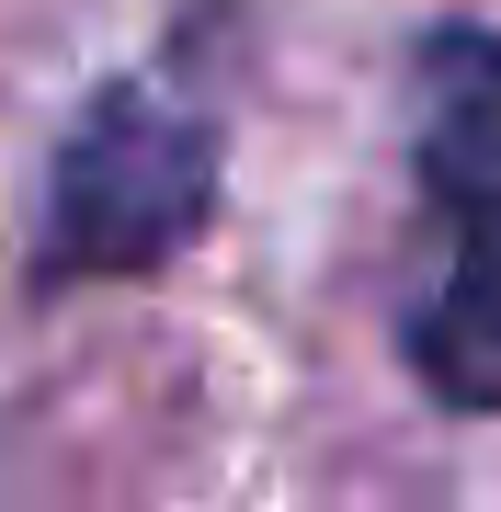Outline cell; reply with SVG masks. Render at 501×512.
Returning <instances> with one entry per match:
<instances>
[{
    "label": "cell",
    "instance_id": "obj_1",
    "mask_svg": "<svg viewBox=\"0 0 501 512\" xmlns=\"http://www.w3.org/2000/svg\"><path fill=\"white\" fill-rule=\"evenodd\" d=\"M422 285H410V376L445 410H501V35H445L422 57Z\"/></svg>",
    "mask_w": 501,
    "mask_h": 512
},
{
    "label": "cell",
    "instance_id": "obj_2",
    "mask_svg": "<svg viewBox=\"0 0 501 512\" xmlns=\"http://www.w3.org/2000/svg\"><path fill=\"white\" fill-rule=\"evenodd\" d=\"M217 205V126L171 92V80H114L69 126L46 183V285L69 274H137L171 262Z\"/></svg>",
    "mask_w": 501,
    "mask_h": 512
}]
</instances>
